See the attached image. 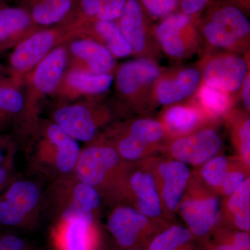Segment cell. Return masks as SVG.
Segmentation results:
<instances>
[{
  "instance_id": "6da1fadb",
  "label": "cell",
  "mask_w": 250,
  "mask_h": 250,
  "mask_svg": "<svg viewBox=\"0 0 250 250\" xmlns=\"http://www.w3.org/2000/svg\"><path fill=\"white\" fill-rule=\"evenodd\" d=\"M196 21L207 45L243 55L250 53V21L239 8L225 0H213Z\"/></svg>"
},
{
  "instance_id": "7a4b0ae2",
  "label": "cell",
  "mask_w": 250,
  "mask_h": 250,
  "mask_svg": "<svg viewBox=\"0 0 250 250\" xmlns=\"http://www.w3.org/2000/svg\"><path fill=\"white\" fill-rule=\"evenodd\" d=\"M81 150L74 176L102 192L114 196L131 164L125 162L104 139H95Z\"/></svg>"
},
{
  "instance_id": "3957f363",
  "label": "cell",
  "mask_w": 250,
  "mask_h": 250,
  "mask_svg": "<svg viewBox=\"0 0 250 250\" xmlns=\"http://www.w3.org/2000/svg\"><path fill=\"white\" fill-rule=\"evenodd\" d=\"M104 139L125 162L135 164L159 152L166 134L159 119L141 117L115 125Z\"/></svg>"
},
{
  "instance_id": "277c9868",
  "label": "cell",
  "mask_w": 250,
  "mask_h": 250,
  "mask_svg": "<svg viewBox=\"0 0 250 250\" xmlns=\"http://www.w3.org/2000/svg\"><path fill=\"white\" fill-rule=\"evenodd\" d=\"M163 69L156 61L136 58L123 62L115 72V86L122 101L136 111L149 108L153 84Z\"/></svg>"
},
{
  "instance_id": "5b68a950",
  "label": "cell",
  "mask_w": 250,
  "mask_h": 250,
  "mask_svg": "<svg viewBox=\"0 0 250 250\" xmlns=\"http://www.w3.org/2000/svg\"><path fill=\"white\" fill-rule=\"evenodd\" d=\"M154 34L161 53L174 61L190 58L203 44L196 20L179 11L155 24Z\"/></svg>"
},
{
  "instance_id": "8992f818",
  "label": "cell",
  "mask_w": 250,
  "mask_h": 250,
  "mask_svg": "<svg viewBox=\"0 0 250 250\" xmlns=\"http://www.w3.org/2000/svg\"><path fill=\"white\" fill-rule=\"evenodd\" d=\"M77 28L73 22L62 27L44 29L31 34L15 46L10 64L16 82L31 71L55 47L76 39Z\"/></svg>"
},
{
  "instance_id": "52a82bcc",
  "label": "cell",
  "mask_w": 250,
  "mask_h": 250,
  "mask_svg": "<svg viewBox=\"0 0 250 250\" xmlns=\"http://www.w3.org/2000/svg\"><path fill=\"white\" fill-rule=\"evenodd\" d=\"M197 67L202 82L218 89L237 94L250 72V53L239 54L226 51H206Z\"/></svg>"
},
{
  "instance_id": "ba28073f",
  "label": "cell",
  "mask_w": 250,
  "mask_h": 250,
  "mask_svg": "<svg viewBox=\"0 0 250 250\" xmlns=\"http://www.w3.org/2000/svg\"><path fill=\"white\" fill-rule=\"evenodd\" d=\"M218 195L192 176L178 212L192 235L205 236L216 227L222 216Z\"/></svg>"
},
{
  "instance_id": "9c48e42d",
  "label": "cell",
  "mask_w": 250,
  "mask_h": 250,
  "mask_svg": "<svg viewBox=\"0 0 250 250\" xmlns=\"http://www.w3.org/2000/svg\"><path fill=\"white\" fill-rule=\"evenodd\" d=\"M137 164L130 165L114 197L125 199L140 213L159 220L165 213L154 174L142 161Z\"/></svg>"
},
{
  "instance_id": "30bf717a",
  "label": "cell",
  "mask_w": 250,
  "mask_h": 250,
  "mask_svg": "<svg viewBox=\"0 0 250 250\" xmlns=\"http://www.w3.org/2000/svg\"><path fill=\"white\" fill-rule=\"evenodd\" d=\"M111 118L109 108L95 101L65 105L56 110L53 115L54 123L72 139L87 143L96 139L99 130Z\"/></svg>"
},
{
  "instance_id": "8fae6325",
  "label": "cell",
  "mask_w": 250,
  "mask_h": 250,
  "mask_svg": "<svg viewBox=\"0 0 250 250\" xmlns=\"http://www.w3.org/2000/svg\"><path fill=\"white\" fill-rule=\"evenodd\" d=\"M116 22L131 47L135 58L156 62L161 58L162 53L154 34L155 24L139 0H127L123 14Z\"/></svg>"
},
{
  "instance_id": "7c38bea8",
  "label": "cell",
  "mask_w": 250,
  "mask_h": 250,
  "mask_svg": "<svg viewBox=\"0 0 250 250\" xmlns=\"http://www.w3.org/2000/svg\"><path fill=\"white\" fill-rule=\"evenodd\" d=\"M223 147V139L213 125L187 136L167 140L159 152L168 159L199 167L218 155Z\"/></svg>"
},
{
  "instance_id": "4fadbf2b",
  "label": "cell",
  "mask_w": 250,
  "mask_h": 250,
  "mask_svg": "<svg viewBox=\"0 0 250 250\" xmlns=\"http://www.w3.org/2000/svg\"><path fill=\"white\" fill-rule=\"evenodd\" d=\"M142 161L154 174L164 213H177L191 180L190 167L166 157L151 156Z\"/></svg>"
},
{
  "instance_id": "5bb4252c",
  "label": "cell",
  "mask_w": 250,
  "mask_h": 250,
  "mask_svg": "<svg viewBox=\"0 0 250 250\" xmlns=\"http://www.w3.org/2000/svg\"><path fill=\"white\" fill-rule=\"evenodd\" d=\"M6 188L0 196V229L21 228L39 210L40 188L29 180L14 181Z\"/></svg>"
},
{
  "instance_id": "9a60e30c",
  "label": "cell",
  "mask_w": 250,
  "mask_h": 250,
  "mask_svg": "<svg viewBox=\"0 0 250 250\" xmlns=\"http://www.w3.org/2000/svg\"><path fill=\"white\" fill-rule=\"evenodd\" d=\"M201 82V74L197 65L163 69L153 84L149 108L165 107L188 100Z\"/></svg>"
},
{
  "instance_id": "2e32d148",
  "label": "cell",
  "mask_w": 250,
  "mask_h": 250,
  "mask_svg": "<svg viewBox=\"0 0 250 250\" xmlns=\"http://www.w3.org/2000/svg\"><path fill=\"white\" fill-rule=\"evenodd\" d=\"M81 150L76 140L72 139L56 123L45 126L38 149L40 162L54 172L67 177L73 173Z\"/></svg>"
},
{
  "instance_id": "e0dca14e",
  "label": "cell",
  "mask_w": 250,
  "mask_h": 250,
  "mask_svg": "<svg viewBox=\"0 0 250 250\" xmlns=\"http://www.w3.org/2000/svg\"><path fill=\"white\" fill-rule=\"evenodd\" d=\"M69 53L66 46L59 45L34 67L29 78V91L25 107H35L39 99L54 93L59 86L68 65Z\"/></svg>"
},
{
  "instance_id": "ac0fdd59",
  "label": "cell",
  "mask_w": 250,
  "mask_h": 250,
  "mask_svg": "<svg viewBox=\"0 0 250 250\" xmlns=\"http://www.w3.org/2000/svg\"><path fill=\"white\" fill-rule=\"evenodd\" d=\"M68 177V176H67ZM62 179L58 185L62 189L59 192L58 220L75 218H95L101 206V195L98 190L78 180Z\"/></svg>"
},
{
  "instance_id": "d6986e66",
  "label": "cell",
  "mask_w": 250,
  "mask_h": 250,
  "mask_svg": "<svg viewBox=\"0 0 250 250\" xmlns=\"http://www.w3.org/2000/svg\"><path fill=\"white\" fill-rule=\"evenodd\" d=\"M166 134V141L195 132L215 121L210 119L193 98L165 106L159 117Z\"/></svg>"
},
{
  "instance_id": "ffe728a7",
  "label": "cell",
  "mask_w": 250,
  "mask_h": 250,
  "mask_svg": "<svg viewBox=\"0 0 250 250\" xmlns=\"http://www.w3.org/2000/svg\"><path fill=\"white\" fill-rule=\"evenodd\" d=\"M52 239L56 250H95L98 239L95 218L58 220Z\"/></svg>"
},
{
  "instance_id": "44dd1931",
  "label": "cell",
  "mask_w": 250,
  "mask_h": 250,
  "mask_svg": "<svg viewBox=\"0 0 250 250\" xmlns=\"http://www.w3.org/2000/svg\"><path fill=\"white\" fill-rule=\"evenodd\" d=\"M68 53L72 57L71 68L95 74H112L116 69L114 56L104 46L91 39L83 37L72 39Z\"/></svg>"
},
{
  "instance_id": "7402d4cb",
  "label": "cell",
  "mask_w": 250,
  "mask_h": 250,
  "mask_svg": "<svg viewBox=\"0 0 250 250\" xmlns=\"http://www.w3.org/2000/svg\"><path fill=\"white\" fill-rule=\"evenodd\" d=\"M113 80V74L91 73L70 67L54 93L67 99L98 96L110 89Z\"/></svg>"
},
{
  "instance_id": "603a6c76",
  "label": "cell",
  "mask_w": 250,
  "mask_h": 250,
  "mask_svg": "<svg viewBox=\"0 0 250 250\" xmlns=\"http://www.w3.org/2000/svg\"><path fill=\"white\" fill-rule=\"evenodd\" d=\"M154 219L149 218L127 205L115 207L108 216V231L122 248L134 246Z\"/></svg>"
},
{
  "instance_id": "cb8c5ba5",
  "label": "cell",
  "mask_w": 250,
  "mask_h": 250,
  "mask_svg": "<svg viewBox=\"0 0 250 250\" xmlns=\"http://www.w3.org/2000/svg\"><path fill=\"white\" fill-rule=\"evenodd\" d=\"M77 27L78 37L96 41L106 47L115 58H125L132 55L131 47L116 22L96 20L81 24Z\"/></svg>"
},
{
  "instance_id": "d4e9b609",
  "label": "cell",
  "mask_w": 250,
  "mask_h": 250,
  "mask_svg": "<svg viewBox=\"0 0 250 250\" xmlns=\"http://www.w3.org/2000/svg\"><path fill=\"white\" fill-rule=\"evenodd\" d=\"M29 11L19 7L0 9V49L16 46L36 31Z\"/></svg>"
},
{
  "instance_id": "484cf974",
  "label": "cell",
  "mask_w": 250,
  "mask_h": 250,
  "mask_svg": "<svg viewBox=\"0 0 250 250\" xmlns=\"http://www.w3.org/2000/svg\"><path fill=\"white\" fill-rule=\"evenodd\" d=\"M237 94L228 93L201 82L192 97L206 115L215 122L234 109Z\"/></svg>"
},
{
  "instance_id": "4316f807",
  "label": "cell",
  "mask_w": 250,
  "mask_h": 250,
  "mask_svg": "<svg viewBox=\"0 0 250 250\" xmlns=\"http://www.w3.org/2000/svg\"><path fill=\"white\" fill-rule=\"evenodd\" d=\"M231 133V141L239 160L250 167V112L233 109L224 118Z\"/></svg>"
},
{
  "instance_id": "83f0119b",
  "label": "cell",
  "mask_w": 250,
  "mask_h": 250,
  "mask_svg": "<svg viewBox=\"0 0 250 250\" xmlns=\"http://www.w3.org/2000/svg\"><path fill=\"white\" fill-rule=\"evenodd\" d=\"M225 213L241 231L250 230V179L248 178L231 195L227 197Z\"/></svg>"
},
{
  "instance_id": "f1b7e54d",
  "label": "cell",
  "mask_w": 250,
  "mask_h": 250,
  "mask_svg": "<svg viewBox=\"0 0 250 250\" xmlns=\"http://www.w3.org/2000/svg\"><path fill=\"white\" fill-rule=\"evenodd\" d=\"M72 6V0H34L29 14L36 24L52 25L65 19Z\"/></svg>"
},
{
  "instance_id": "f546056e",
  "label": "cell",
  "mask_w": 250,
  "mask_h": 250,
  "mask_svg": "<svg viewBox=\"0 0 250 250\" xmlns=\"http://www.w3.org/2000/svg\"><path fill=\"white\" fill-rule=\"evenodd\" d=\"M233 161L225 156L217 155L200 166V182L217 194Z\"/></svg>"
},
{
  "instance_id": "4dcf8cb0",
  "label": "cell",
  "mask_w": 250,
  "mask_h": 250,
  "mask_svg": "<svg viewBox=\"0 0 250 250\" xmlns=\"http://www.w3.org/2000/svg\"><path fill=\"white\" fill-rule=\"evenodd\" d=\"M192 234L187 228L174 225L159 233L149 245V250H180L191 241Z\"/></svg>"
},
{
  "instance_id": "1f68e13d",
  "label": "cell",
  "mask_w": 250,
  "mask_h": 250,
  "mask_svg": "<svg viewBox=\"0 0 250 250\" xmlns=\"http://www.w3.org/2000/svg\"><path fill=\"white\" fill-rule=\"evenodd\" d=\"M25 108V100L18 89V82L0 83V113L19 114Z\"/></svg>"
},
{
  "instance_id": "d6a6232c",
  "label": "cell",
  "mask_w": 250,
  "mask_h": 250,
  "mask_svg": "<svg viewBox=\"0 0 250 250\" xmlns=\"http://www.w3.org/2000/svg\"><path fill=\"white\" fill-rule=\"evenodd\" d=\"M249 170L250 168L247 167L241 161L238 160V162L233 161L217 194L226 197L229 196L246 179L249 178V176L248 177Z\"/></svg>"
},
{
  "instance_id": "836d02e7",
  "label": "cell",
  "mask_w": 250,
  "mask_h": 250,
  "mask_svg": "<svg viewBox=\"0 0 250 250\" xmlns=\"http://www.w3.org/2000/svg\"><path fill=\"white\" fill-rule=\"evenodd\" d=\"M153 21H159L179 11V0H139Z\"/></svg>"
},
{
  "instance_id": "e575fe53",
  "label": "cell",
  "mask_w": 250,
  "mask_h": 250,
  "mask_svg": "<svg viewBox=\"0 0 250 250\" xmlns=\"http://www.w3.org/2000/svg\"><path fill=\"white\" fill-rule=\"evenodd\" d=\"M127 0H103L95 21H113L121 17Z\"/></svg>"
},
{
  "instance_id": "d590c367",
  "label": "cell",
  "mask_w": 250,
  "mask_h": 250,
  "mask_svg": "<svg viewBox=\"0 0 250 250\" xmlns=\"http://www.w3.org/2000/svg\"><path fill=\"white\" fill-rule=\"evenodd\" d=\"M213 0H179V11L197 20Z\"/></svg>"
},
{
  "instance_id": "8d00e7d4",
  "label": "cell",
  "mask_w": 250,
  "mask_h": 250,
  "mask_svg": "<svg viewBox=\"0 0 250 250\" xmlns=\"http://www.w3.org/2000/svg\"><path fill=\"white\" fill-rule=\"evenodd\" d=\"M25 242L21 237L0 229V250H27Z\"/></svg>"
},
{
  "instance_id": "74e56055",
  "label": "cell",
  "mask_w": 250,
  "mask_h": 250,
  "mask_svg": "<svg viewBox=\"0 0 250 250\" xmlns=\"http://www.w3.org/2000/svg\"><path fill=\"white\" fill-rule=\"evenodd\" d=\"M239 93H241V98L243 102L245 110L250 112V72L246 75V78L243 81Z\"/></svg>"
},
{
  "instance_id": "f35d334b",
  "label": "cell",
  "mask_w": 250,
  "mask_h": 250,
  "mask_svg": "<svg viewBox=\"0 0 250 250\" xmlns=\"http://www.w3.org/2000/svg\"><path fill=\"white\" fill-rule=\"evenodd\" d=\"M9 184V172L5 164L0 165V192Z\"/></svg>"
},
{
  "instance_id": "ab89813d",
  "label": "cell",
  "mask_w": 250,
  "mask_h": 250,
  "mask_svg": "<svg viewBox=\"0 0 250 250\" xmlns=\"http://www.w3.org/2000/svg\"><path fill=\"white\" fill-rule=\"evenodd\" d=\"M230 4L239 8L243 12L249 16L250 12V0H225Z\"/></svg>"
},
{
  "instance_id": "60d3db41",
  "label": "cell",
  "mask_w": 250,
  "mask_h": 250,
  "mask_svg": "<svg viewBox=\"0 0 250 250\" xmlns=\"http://www.w3.org/2000/svg\"><path fill=\"white\" fill-rule=\"evenodd\" d=\"M215 250H245L241 249L239 247L231 243V244H224L218 246Z\"/></svg>"
},
{
  "instance_id": "b9f144b4",
  "label": "cell",
  "mask_w": 250,
  "mask_h": 250,
  "mask_svg": "<svg viewBox=\"0 0 250 250\" xmlns=\"http://www.w3.org/2000/svg\"><path fill=\"white\" fill-rule=\"evenodd\" d=\"M4 156L3 155L2 152H1V149H0V165L4 164Z\"/></svg>"
},
{
  "instance_id": "7bdbcfd3",
  "label": "cell",
  "mask_w": 250,
  "mask_h": 250,
  "mask_svg": "<svg viewBox=\"0 0 250 250\" xmlns=\"http://www.w3.org/2000/svg\"><path fill=\"white\" fill-rule=\"evenodd\" d=\"M5 146V141L3 139H0V149H1V147H4Z\"/></svg>"
},
{
  "instance_id": "ee69618b",
  "label": "cell",
  "mask_w": 250,
  "mask_h": 250,
  "mask_svg": "<svg viewBox=\"0 0 250 250\" xmlns=\"http://www.w3.org/2000/svg\"></svg>"
}]
</instances>
